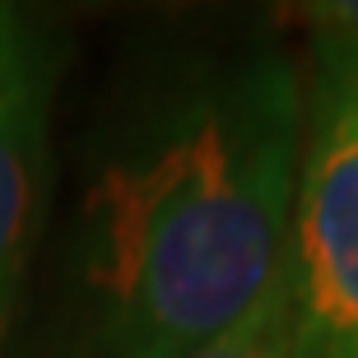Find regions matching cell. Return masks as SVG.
<instances>
[{"mask_svg": "<svg viewBox=\"0 0 358 358\" xmlns=\"http://www.w3.org/2000/svg\"><path fill=\"white\" fill-rule=\"evenodd\" d=\"M289 358H358V47L312 38L293 191Z\"/></svg>", "mask_w": 358, "mask_h": 358, "instance_id": "7a4b0ae2", "label": "cell"}, {"mask_svg": "<svg viewBox=\"0 0 358 358\" xmlns=\"http://www.w3.org/2000/svg\"><path fill=\"white\" fill-rule=\"evenodd\" d=\"M312 38H331L358 47V0H331V5H307L303 10Z\"/></svg>", "mask_w": 358, "mask_h": 358, "instance_id": "5b68a950", "label": "cell"}, {"mask_svg": "<svg viewBox=\"0 0 358 358\" xmlns=\"http://www.w3.org/2000/svg\"><path fill=\"white\" fill-rule=\"evenodd\" d=\"M47 103L52 61L38 33L14 10H0V354L24 289L47 177Z\"/></svg>", "mask_w": 358, "mask_h": 358, "instance_id": "3957f363", "label": "cell"}, {"mask_svg": "<svg viewBox=\"0 0 358 358\" xmlns=\"http://www.w3.org/2000/svg\"><path fill=\"white\" fill-rule=\"evenodd\" d=\"M307 84L289 56L205 52L131 98L75 233L84 358H191L284 270Z\"/></svg>", "mask_w": 358, "mask_h": 358, "instance_id": "6da1fadb", "label": "cell"}, {"mask_svg": "<svg viewBox=\"0 0 358 358\" xmlns=\"http://www.w3.org/2000/svg\"><path fill=\"white\" fill-rule=\"evenodd\" d=\"M191 358H289V279L279 270L247 317H238L224 335L200 345Z\"/></svg>", "mask_w": 358, "mask_h": 358, "instance_id": "277c9868", "label": "cell"}]
</instances>
